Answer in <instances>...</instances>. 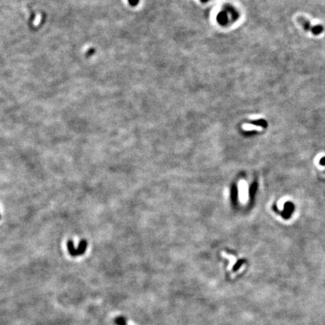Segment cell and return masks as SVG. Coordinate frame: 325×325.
I'll list each match as a JSON object with an SVG mask.
<instances>
[{"mask_svg":"<svg viewBox=\"0 0 325 325\" xmlns=\"http://www.w3.org/2000/svg\"><path fill=\"white\" fill-rule=\"evenodd\" d=\"M217 20L221 25L228 24L229 22L228 13L226 11H222V12H221L218 14Z\"/></svg>","mask_w":325,"mask_h":325,"instance_id":"1","label":"cell"},{"mask_svg":"<svg viewBox=\"0 0 325 325\" xmlns=\"http://www.w3.org/2000/svg\"><path fill=\"white\" fill-rule=\"evenodd\" d=\"M298 20H299V22L300 23V24L304 27V29H306V31H309L310 29H311V31H312V27H311V25H310V23H309V20H306L304 18H302V17L299 18Z\"/></svg>","mask_w":325,"mask_h":325,"instance_id":"2","label":"cell"},{"mask_svg":"<svg viewBox=\"0 0 325 325\" xmlns=\"http://www.w3.org/2000/svg\"><path fill=\"white\" fill-rule=\"evenodd\" d=\"M322 31H323V27L320 25L315 26V27H313L312 29V32L315 35L320 34V33L322 32Z\"/></svg>","mask_w":325,"mask_h":325,"instance_id":"3","label":"cell"},{"mask_svg":"<svg viewBox=\"0 0 325 325\" xmlns=\"http://www.w3.org/2000/svg\"><path fill=\"white\" fill-rule=\"evenodd\" d=\"M115 323L117 325H126V320H125L124 318L119 317L116 319Z\"/></svg>","mask_w":325,"mask_h":325,"instance_id":"4","label":"cell"},{"mask_svg":"<svg viewBox=\"0 0 325 325\" xmlns=\"http://www.w3.org/2000/svg\"><path fill=\"white\" fill-rule=\"evenodd\" d=\"M320 164H321V165H322V166H325V157H324V158H322L321 159Z\"/></svg>","mask_w":325,"mask_h":325,"instance_id":"5","label":"cell"},{"mask_svg":"<svg viewBox=\"0 0 325 325\" xmlns=\"http://www.w3.org/2000/svg\"><path fill=\"white\" fill-rule=\"evenodd\" d=\"M200 1H201V2L205 3V2H207L209 1V0H200Z\"/></svg>","mask_w":325,"mask_h":325,"instance_id":"6","label":"cell"},{"mask_svg":"<svg viewBox=\"0 0 325 325\" xmlns=\"http://www.w3.org/2000/svg\"><path fill=\"white\" fill-rule=\"evenodd\" d=\"M130 1L131 2H132V4H134L135 2H137V0H130Z\"/></svg>","mask_w":325,"mask_h":325,"instance_id":"7","label":"cell"}]
</instances>
